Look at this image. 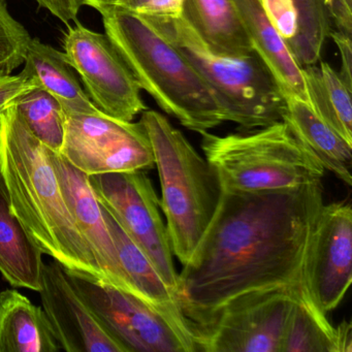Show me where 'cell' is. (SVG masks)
Returning <instances> with one entry per match:
<instances>
[{
  "label": "cell",
  "instance_id": "1",
  "mask_svg": "<svg viewBox=\"0 0 352 352\" xmlns=\"http://www.w3.org/2000/svg\"><path fill=\"white\" fill-rule=\"evenodd\" d=\"M323 205L321 182L222 190L209 228L178 274L179 302L189 322H209L240 296L300 283Z\"/></svg>",
  "mask_w": 352,
  "mask_h": 352
},
{
  "label": "cell",
  "instance_id": "2",
  "mask_svg": "<svg viewBox=\"0 0 352 352\" xmlns=\"http://www.w3.org/2000/svg\"><path fill=\"white\" fill-rule=\"evenodd\" d=\"M0 175L14 214L43 254L104 282L65 203L50 149L30 133L16 104L0 116Z\"/></svg>",
  "mask_w": 352,
  "mask_h": 352
},
{
  "label": "cell",
  "instance_id": "3",
  "mask_svg": "<svg viewBox=\"0 0 352 352\" xmlns=\"http://www.w3.org/2000/svg\"><path fill=\"white\" fill-rule=\"evenodd\" d=\"M96 10L140 87L164 112L197 133L226 122L215 96L195 67L143 16L119 6Z\"/></svg>",
  "mask_w": 352,
  "mask_h": 352
},
{
  "label": "cell",
  "instance_id": "4",
  "mask_svg": "<svg viewBox=\"0 0 352 352\" xmlns=\"http://www.w3.org/2000/svg\"><path fill=\"white\" fill-rule=\"evenodd\" d=\"M162 187L160 209L175 256L188 263L209 228L222 195L215 170L182 131L153 110L142 113Z\"/></svg>",
  "mask_w": 352,
  "mask_h": 352
},
{
  "label": "cell",
  "instance_id": "5",
  "mask_svg": "<svg viewBox=\"0 0 352 352\" xmlns=\"http://www.w3.org/2000/svg\"><path fill=\"white\" fill-rule=\"evenodd\" d=\"M201 135V150L222 190L261 192L321 182L325 170L283 121L242 133Z\"/></svg>",
  "mask_w": 352,
  "mask_h": 352
},
{
  "label": "cell",
  "instance_id": "6",
  "mask_svg": "<svg viewBox=\"0 0 352 352\" xmlns=\"http://www.w3.org/2000/svg\"><path fill=\"white\" fill-rule=\"evenodd\" d=\"M141 16L195 67L215 96L224 121L244 131L282 121L285 98L256 53L222 56L212 52L181 16Z\"/></svg>",
  "mask_w": 352,
  "mask_h": 352
},
{
  "label": "cell",
  "instance_id": "7",
  "mask_svg": "<svg viewBox=\"0 0 352 352\" xmlns=\"http://www.w3.org/2000/svg\"><path fill=\"white\" fill-rule=\"evenodd\" d=\"M302 281L240 296L205 324L189 322L197 351L282 352L288 319Z\"/></svg>",
  "mask_w": 352,
  "mask_h": 352
},
{
  "label": "cell",
  "instance_id": "8",
  "mask_svg": "<svg viewBox=\"0 0 352 352\" xmlns=\"http://www.w3.org/2000/svg\"><path fill=\"white\" fill-rule=\"evenodd\" d=\"M65 271L102 327L126 352L197 351L192 338L135 294L94 276Z\"/></svg>",
  "mask_w": 352,
  "mask_h": 352
},
{
  "label": "cell",
  "instance_id": "9",
  "mask_svg": "<svg viewBox=\"0 0 352 352\" xmlns=\"http://www.w3.org/2000/svg\"><path fill=\"white\" fill-rule=\"evenodd\" d=\"M89 182L100 205L149 257L178 296L174 253L160 214V199L149 177L144 170L109 173L91 175Z\"/></svg>",
  "mask_w": 352,
  "mask_h": 352
},
{
  "label": "cell",
  "instance_id": "10",
  "mask_svg": "<svg viewBox=\"0 0 352 352\" xmlns=\"http://www.w3.org/2000/svg\"><path fill=\"white\" fill-rule=\"evenodd\" d=\"M59 153L88 176L146 170L154 166L149 138L141 123L96 115H65Z\"/></svg>",
  "mask_w": 352,
  "mask_h": 352
},
{
  "label": "cell",
  "instance_id": "11",
  "mask_svg": "<svg viewBox=\"0 0 352 352\" xmlns=\"http://www.w3.org/2000/svg\"><path fill=\"white\" fill-rule=\"evenodd\" d=\"M63 50L100 112L131 122L147 110L139 83L106 34L92 32L80 23L69 26Z\"/></svg>",
  "mask_w": 352,
  "mask_h": 352
},
{
  "label": "cell",
  "instance_id": "12",
  "mask_svg": "<svg viewBox=\"0 0 352 352\" xmlns=\"http://www.w3.org/2000/svg\"><path fill=\"white\" fill-rule=\"evenodd\" d=\"M305 281L325 314L343 300L352 282L350 204L323 205L307 257Z\"/></svg>",
  "mask_w": 352,
  "mask_h": 352
},
{
  "label": "cell",
  "instance_id": "13",
  "mask_svg": "<svg viewBox=\"0 0 352 352\" xmlns=\"http://www.w3.org/2000/svg\"><path fill=\"white\" fill-rule=\"evenodd\" d=\"M43 310L61 350L67 352H126L106 331L53 259L43 263L38 290Z\"/></svg>",
  "mask_w": 352,
  "mask_h": 352
},
{
  "label": "cell",
  "instance_id": "14",
  "mask_svg": "<svg viewBox=\"0 0 352 352\" xmlns=\"http://www.w3.org/2000/svg\"><path fill=\"white\" fill-rule=\"evenodd\" d=\"M50 157L67 208L80 234L91 249L104 282L133 294L119 261L102 206L90 185L89 176L69 164L58 152L50 150Z\"/></svg>",
  "mask_w": 352,
  "mask_h": 352
},
{
  "label": "cell",
  "instance_id": "15",
  "mask_svg": "<svg viewBox=\"0 0 352 352\" xmlns=\"http://www.w3.org/2000/svg\"><path fill=\"white\" fill-rule=\"evenodd\" d=\"M102 209L133 294L166 315L180 331L193 339L188 319L181 309L176 292L166 284L149 257L127 236L115 218L102 206Z\"/></svg>",
  "mask_w": 352,
  "mask_h": 352
},
{
  "label": "cell",
  "instance_id": "16",
  "mask_svg": "<svg viewBox=\"0 0 352 352\" xmlns=\"http://www.w3.org/2000/svg\"><path fill=\"white\" fill-rule=\"evenodd\" d=\"M254 52L265 65L284 98L309 102L302 67L263 11L261 0H234Z\"/></svg>",
  "mask_w": 352,
  "mask_h": 352
},
{
  "label": "cell",
  "instance_id": "17",
  "mask_svg": "<svg viewBox=\"0 0 352 352\" xmlns=\"http://www.w3.org/2000/svg\"><path fill=\"white\" fill-rule=\"evenodd\" d=\"M22 73L46 90L60 104L65 115L100 114L65 53L32 38L26 50Z\"/></svg>",
  "mask_w": 352,
  "mask_h": 352
},
{
  "label": "cell",
  "instance_id": "18",
  "mask_svg": "<svg viewBox=\"0 0 352 352\" xmlns=\"http://www.w3.org/2000/svg\"><path fill=\"white\" fill-rule=\"evenodd\" d=\"M181 17L216 54L246 57L254 53L234 0H183Z\"/></svg>",
  "mask_w": 352,
  "mask_h": 352
},
{
  "label": "cell",
  "instance_id": "19",
  "mask_svg": "<svg viewBox=\"0 0 352 352\" xmlns=\"http://www.w3.org/2000/svg\"><path fill=\"white\" fill-rule=\"evenodd\" d=\"M282 121L319 160L325 170L351 186L352 145L329 126L312 107L296 98H285Z\"/></svg>",
  "mask_w": 352,
  "mask_h": 352
},
{
  "label": "cell",
  "instance_id": "20",
  "mask_svg": "<svg viewBox=\"0 0 352 352\" xmlns=\"http://www.w3.org/2000/svg\"><path fill=\"white\" fill-rule=\"evenodd\" d=\"M43 263V252L14 214L0 175V274L13 287L38 292Z\"/></svg>",
  "mask_w": 352,
  "mask_h": 352
},
{
  "label": "cell",
  "instance_id": "21",
  "mask_svg": "<svg viewBox=\"0 0 352 352\" xmlns=\"http://www.w3.org/2000/svg\"><path fill=\"white\" fill-rule=\"evenodd\" d=\"M59 350L43 308L16 289L0 292V352Z\"/></svg>",
  "mask_w": 352,
  "mask_h": 352
},
{
  "label": "cell",
  "instance_id": "22",
  "mask_svg": "<svg viewBox=\"0 0 352 352\" xmlns=\"http://www.w3.org/2000/svg\"><path fill=\"white\" fill-rule=\"evenodd\" d=\"M309 102L314 112L352 145L351 92L329 63L302 67Z\"/></svg>",
  "mask_w": 352,
  "mask_h": 352
},
{
  "label": "cell",
  "instance_id": "23",
  "mask_svg": "<svg viewBox=\"0 0 352 352\" xmlns=\"http://www.w3.org/2000/svg\"><path fill=\"white\" fill-rule=\"evenodd\" d=\"M314 298L306 281H302L284 335L282 352H333L336 327Z\"/></svg>",
  "mask_w": 352,
  "mask_h": 352
},
{
  "label": "cell",
  "instance_id": "24",
  "mask_svg": "<svg viewBox=\"0 0 352 352\" xmlns=\"http://www.w3.org/2000/svg\"><path fill=\"white\" fill-rule=\"evenodd\" d=\"M292 1L298 13V28L288 47L300 67L316 65L333 24L327 3L325 0Z\"/></svg>",
  "mask_w": 352,
  "mask_h": 352
},
{
  "label": "cell",
  "instance_id": "25",
  "mask_svg": "<svg viewBox=\"0 0 352 352\" xmlns=\"http://www.w3.org/2000/svg\"><path fill=\"white\" fill-rule=\"evenodd\" d=\"M16 108L30 133L47 148L59 153L65 133V115L60 104L38 86L22 96Z\"/></svg>",
  "mask_w": 352,
  "mask_h": 352
},
{
  "label": "cell",
  "instance_id": "26",
  "mask_svg": "<svg viewBox=\"0 0 352 352\" xmlns=\"http://www.w3.org/2000/svg\"><path fill=\"white\" fill-rule=\"evenodd\" d=\"M263 11L286 44L298 34V13L292 0H261Z\"/></svg>",
  "mask_w": 352,
  "mask_h": 352
},
{
  "label": "cell",
  "instance_id": "27",
  "mask_svg": "<svg viewBox=\"0 0 352 352\" xmlns=\"http://www.w3.org/2000/svg\"><path fill=\"white\" fill-rule=\"evenodd\" d=\"M36 87V82L22 72L15 76H0V116Z\"/></svg>",
  "mask_w": 352,
  "mask_h": 352
},
{
  "label": "cell",
  "instance_id": "28",
  "mask_svg": "<svg viewBox=\"0 0 352 352\" xmlns=\"http://www.w3.org/2000/svg\"><path fill=\"white\" fill-rule=\"evenodd\" d=\"M329 36L333 38L339 50L341 57V69L339 74L345 85L352 90V41L351 36L341 32L331 30Z\"/></svg>",
  "mask_w": 352,
  "mask_h": 352
},
{
  "label": "cell",
  "instance_id": "29",
  "mask_svg": "<svg viewBox=\"0 0 352 352\" xmlns=\"http://www.w3.org/2000/svg\"><path fill=\"white\" fill-rule=\"evenodd\" d=\"M41 8L50 12L54 17L65 25L71 22L78 23L80 5L79 0H34Z\"/></svg>",
  "mask_w": 352,
  "mask_h": 352
},
{
  "label": "cell",
  "instance_id": "30",
  "mask_svg": "<svg viewBox=\"0 0 352 352\" xmlns=\"http://www.w3.org/2000/svg\"><path fill=\"white\" fill-rule=\"evenodd\" d=\"M183 0H150L140 15L154 17H179L182 12Z\"/></svg>",
  "mask_w": 352,
  "mask_h": 352
},
{
  "label": "cell",
  "instance_id": "31",
  "mask_svg": "<svg viewBox=\"0 0 352 352\" xmlns=\"http://www.w3.org/2000/svg\"><path fill=\"white\" fill-rule=\"evenodd\" d=\"M331 21L338 30L352 34V10L344 3V0H325Z\"/></svg>",
  "mask_w": 352,
  "mask_h": 352
},
{
  "label": "cell",
  "instance_id": "32",
  "mask_svg": "<svg viewBox=\"0 0 352 352\" xmlns=\"http://www.w3.org/2000/svg\"><path fill=\"white\" fill-rule=\"evenodd\" d=\"M335 331L333 352L352 351V327L349 321L343 320L338 324Z\"/></svg>",
  "mask_w": 352,
  "mask_h": 352
},
{
  "label": "cell",
  "instance_id": "33",
  "mask_svg": "<svg viewBox=\"0 0 352 352\" xmlns=\"http://www.w3.org/2000/svg\"><path fill=\"white\" fill-rule=\"evenodd\" d=\"M149 1L150 0H119L118 3L115 6L124 8L135 13H140Z\"/></svg>",
  "mask_w": 352,
  "mask_h": 352
},
{
  "label": "cell",
  "instance_id": "34",
  "mask_svg": "<svg viewBox=\"0 0 352 352\" xmlns=\"http://www.w3.org/2000/svg\"><path fill=\"white\" fill-rule=\"evenodd\" d=\"M119 0H79L80 5L94 8V10L102 6H115Z\"/></svg>",
  "mask_w": 352,
  "mask_h": 352
},
{
  "label": "cell",
  "instance_id": "35",
  "mask_svg": "<svg viewBox=\"0 0 352 352\" xmlns=\"http://www.w3.org/2000/svg\"><path fill=\"white\" fill-rule=\"evenodd\" d=\"M344 3L349 9L352 10V0H344Z\"/></svg>",
  "mask_w": 352,
  "mask_h": 352
}]
</instances>
